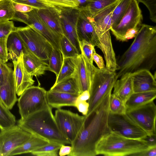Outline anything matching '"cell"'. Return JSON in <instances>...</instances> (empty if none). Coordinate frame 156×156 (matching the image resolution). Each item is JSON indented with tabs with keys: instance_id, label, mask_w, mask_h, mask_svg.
I'll list each match as a JSON object with an SVG mask.
<instances>
[{
	"instance_id": "50",
	"label": "cell",
	"mask_w": 156,
	"mask_h": 156,
	"mask_svg": "<svg viewBox=\"0 0 156 156\" xmlns=\"http://www.w3.org/2000/svg\"><path fill=\"white\" fill-rule=\"evenodd\" d=\"M28 15L27 13H23L16 11L13 20L20 21L26 23Z\"/></svg>"
},
{
	"instance_id": "25",
	"label": "cell",
	"mask_w": 156,
	"mask_h": 156,
	"mask_svg": "<svg viewBox=\"0 0 156 156\" xmlns=\"http://www.w3.org/2000/svg\"><path fill=\"white\" fill-rule=\"evenodd\" d=\"M9 60H17L22 52L28 50L23 41L15 30L10 33L8 37L6 43Z\"/></svg>"
},
{
	"instance_id": "38",
	"label": "cell",
	"mask_w": 156,
	"mask_h": 156,
	"mask_svg": "<svg viewBox=\"0 0 156 156\" xmlns=\"http://www.w3.org/2000/svg\"><path fill=\"white\" fill-rule=\"evenodd\" d=\"M109 112L113 114H126V108L125 103L119 97L111 94L109 99Z\"/></svg>"
},
{
	"instance_id": "35",
	"label": "cell",
	"mask_w": 156,
	"mask_h": 156,
	"mask_svg": "<svg viewBox=\"0 0 156 156\" xmlns=\"http://www.w3.org/2000/svg\"><path fill=\"white\" fill-rule=\"evenodd\" d=\"M15 12L11 0H0V22L13 20Z\"/></svg>"
},
{
	"instance_id": "21",
	"label": "cell",
	"mask_w": 156,
	"mask_h": 156,
	"mask_svg": "<svg viewBox=\"0 0 156 156\" xmlns=\"http://www.w3.org/2000/svg\"><path fill=\"white\" fill-rule=\"evenodd\" d=\"M23 61L27 72L32 76H39L48 70V64L28 50L24 53Z\"/></svg>"
},
{
	"instance_id": "51",
	"label": "cell",
	"mask_w": 156,
	"mask_h": 156,
	"mask_svg": "<svg viewBox=\"0 0 156 156\" xmlns=\"http://www.w3.org/2000/svg\"><path fill=\"white\" fill-rule=\"evenodd\" d=\"M71 146L62 145L59 150V155L60 156L68 155L71 152Z\"/></svg>"
},
{
	"instance_id": "13",
	"label": "cell",
	"mask_w": 156,
	"mask_h": 156,
	"mask_svg": "<svg viewBox=\"0 0 156 156\" xmlns=\"http://www.w3.org/2000/svg\"><path fill=\"white\" fill-rule=\"evenodd\" d=\"M63 35L66 37L81 53L76 31V24L80 10L78 8H59Z\"/></svg>"
},
{
	"instance_id": "34",
	"label": "cell",
	"mask_w": 156,
	"mask_h": 156,
	"mask_svg": "<svg viewBox=\"0 0 156 156\" xmlns=\"http://www.w3.org/2000/svg\"><path fill=\"white\" fill-rule=\"evenodd\" d=\"M131 0H120L114 10L112 17V26H116L126 12Z\"/></svg>"
},
{
	"instance_id": "40",
	"label": "cell",
	"mask_w": 156,
	"mask_h": 156,
	"mask_svg": "<svg viewBox=\"0 0 156 156\" xmlns=\"http://www.w3.org/2000/svg\"><path fill=\"white\" fill-rule=\"evenodd\" d=\"M16 28L12 21L0 22V39L7 38L11 33L15 30Z\"/></svg>"
},
{
	"instance_id": "30",
	"label": "cell",
	"mask_w": 156,
	"mask_h": 156,
	"mask_svg": "<svg viewBox=\"0 0 156 156\" xmlns=\"http://www.w3.org/2000/svg\"><path fill=\"white\" fill-rule=\"evenodd\" d=\"M63 58L59 49L53 48L49 59L48 70L54 73L57 77L63 63Z\"/></svg>"
},
{
	"instance_id": "45",
	"label": "cell",
	"mask_w": 156,
	"mask_h": 156,
	"mask_svg": "<svg viewBox=\"0 0 156 156\" xmlns=\"http://www.w3.org/2000/svg\"><path fill=\"white\" fill-rule=\"evenodd\" d=\"M14 2L26 4L37 9L50 8L38 0H18Z\"/></svg>"
},
{
	"instance_id": "11",
	"label": "cell",
	"mask_w": 156,
	"mask_h": 156,
	"mask_svg": "<svg viewBox=\"0 0 156 156\" xmlns=\"http://www.w3.org/2000/svg\"><path fill=\"white\" fill-rule=\"evenodd\" d=\"M126 114L147 134L156 133V106L154 101L127 110Z\"/></svg>"
},
{
	"instance_id": "43",
	"label": "cell",
	"mask_w": 156,
	"mask_h": 156,
	"mask_svg": "<svg viewBox=\"0 0 156 156\" xmlns=\"http://www.w3.org/2000/svg\"><path fill=\"white\" fill-rule=\"evenodd\" d=\"M12 70L6 63L0 62V86L4 83Z\"/></svg>"
},
{
	"instance_id": "53",
	"label": "cell",
	"mask_w": 156,
	"mask_h": 156,
	"mask_svg": "<svg viewBox=\"0 0 156 156\" xmlns=\"http://www.w3.org/2000/svg\"><path fill=\"white\" fill-rule=\"evenodd\" d=\"M79 4L78 9H82L86 8L88 4L92 0H76Z\"/></svg>"
},
{
	"instance_id": "46",
	"label": "cell",
	"mask_w": 156,
	"mask_h": 156,
	"mask_svg": "<svg viewBox=\"0 0 156 156\" xmlns=\"http://www.w3.org/2000/svg\"><path fill=\"white\" fill-rule=\"evenodd\" d=\"M75 107L83 115L86 116L87 115L89 108V104L88 102L85 101H76Z\"/></svg>"
},
{
	"instance_id": "24",
	"label": "cell",
	"mask_w": 156,
	"mask_h": 156,
	"mask_svg": "<svg viewBox=\"0 0 156 156\" xmlns=\"http://www.w3.org/2000/svg\"><path fill=\"white\" fill-rule=\"evenodd\" d=\"M37 11L40 17L52 30L61 36L63 35L59 8L39 9Z\"/></svg>"
},
{
	"instance_id": "7",
	"label": "cell",
	"mask_w": 156,
	"mask_h": 156,
	"mask_svg": "<svg viewBox=\"0 0 156 156\" xmlns=\"http://www.w3.org/2000/svg\"><path fill=\"white\" fill-rule=\"evenodd\" d=\"M15 31L29 51L43 60H49L53 47L44 37L28 26L16 27Z\"/></svg>"
},
{
	"instance_id": "23",
	"label": "cell",
	"mask_w": 156,
	"mask_h": 156,
	"mask_svg": "<svg viewBox=\"0 0 156 156\" xmlns=\"http://www.w3.org/2000/svg\"><path fill=\"white\" fill-rule=\"evenodd\" d=\"M115 81L113 94L125 104L127 100L134 93L131 73H126Z\"/></svg>"
},
{
	"instance_id": "2",
	"label": "cell",
	"mask_w": 156,
	"mask_h": 156,
	"mask_svg": "<svg viewBox=\"0 0 156 156\" xmlns=\"http://www.w3.org/2000/svg\"><path fill=\"white\" fill-rule=\"evenodd\" d=\"M106 95L94 110L86 115L84 128L71 144L68 156H95L96 146L101 140L110 132L108 125L109 99Z\"/></svg>"
},
{
	"instance_id": "12",
	"label": "cell",
	"mask_w": 156,
	"mask_h": 156,
	"mask_svg": "<svg viewBox=\"0 0 156 156\" xmlns=\"http://www.w3.org/2000/svg\"><path fill=\"white\" fill-rule=\"evenodd\" d=\"M31 134L18 125L0 132V156H9L13 150L28 140Z\"/></svg>"
},
{
	"instance_id": "18",
	"label": "cell",
	"mask_w": 156,
	"mask_h": 156,
	"mask_svg": "<svg viewBox=\"0 0 156 156\" xmlns=\"http://www.w3.org/2000/svg\"><path fill=\"white\" fill-rule=\"evenodd\" d=\"M120 0L92 16V22L97 36L110 31L112 12Z\"/></svg>"
},
{
	"instance_id": "36",
	"label": "cell",
	"mask_w": 156,
	"mask_h": 156,
	"mask_svg": "<svg viewBox=\"0 0 156 156\" xmlns=\"http://www.w3.org/2000/svg\"><path fill=\"white\" fill-rule=\"evenodd\" d=\"M118 0H92L86 8L93 16Z\"/></svg>"
},
{
	"instance_id": "28",
	"label": "cell",
	"mask_w": 156,
	"mask_h": 156,
	"mask_svg": "<svg viewBox=\"0 0 156 156\" xmlns=\"http://www.w3.org/2000/svg\"><path fill=\"white\" fill-rule=\"evenodd\" d=\"M50 90L78 95L81 94L77 80L74 76L54 84Z\"/></svg>"
},
{
	"instance_id": "39",
	"label": "cell",
	"mask_w": 156,
	"mask_h": 156,
	"mask_svg": "<svg viewBox=\"0 0 156 156\" xmlns=\"http://www.w3.org/2000/svg\"><path fill=\"white\" fill-rule=\"evenodd\" d=\"M79 42L81 53L90 63L93 64L92 57L94 52L95 51V47L85 41H79Z\"/></svg>"
},
{
	"instance_id": "54",
	"label": "cell",
	"mask_w": 156,
	"mask_h": 156,
	"mask_svg": "<svg viewBox=\"0 0 156 156\" xmlns=\"http://www.w3.org/2000/svg\"><path fill=\"white\" fill-rule=\"evenodd\" d=\"M11 1H15L18 0H11Z\"/></svg>"
},
{
	"instance_id": "42",
	"label": "cell",
	"mask_w": 156,
	"mask_h": 156,
	"mask_svg": "<svg viewBox=\"0 0 156 156\" xmlns=\"http://www.w3.org/2000/svg\"><path fill=\"white\" fill-rule=\"evenodd\" d=\"M7 38L0 39V62L3 63L9 60L6 46Z\"/></svg>"
},
{
	"instance_id": "33",
	"label": "cell",
	"mask_w": 156,
	"mask_h": 156,
	"mask_svg": "<svg viewBox=\"0 0 156 156\" xmlns=\"http://www.w3.org/2000/svg\"><path fill=\"white\" fill-rule=\"evenodd\" d=\"M62 144L50 142L35 150L31 153L37 156H57L58 152Z\"/></svg>"
},
{
	"instance_id": "26",
	"label": "cell",
	"mask_w": 156,
	"mask_h": 156,
	"mask_svg": "<svg viewBox=\"0 0 156 156\" xmlns=\"http://www.w3.org/2000/svg\"><path fill=\"white\" fill-rule=\"evenodd\" d=\"M49 142L39 136L31 134L30 138L22 144L13 150L9 156L31 153L35 150L47 144Z\"/></svg>"
},
{
	"instance_id": "49",
	"label": "cell",
	"mask_w": 156,
	"mask_h": 156,
	"mask_svg": "<svg viewBox=\"0 0 156 156\" xmlns=\"http://www.w3.org/2000/svg\"><path fill=\"white\" fill-rule=\"evenodd\" d=\"M92 58L93 61L95 62L98 68L102 69L105 67L103 58L100 55L97 54L96 51L93 53Z\"/></svg>"
},
{
	"instance_id": "6",
	"label": "cell",
	"mask_w": 156,
	"mask_h": 156,
	"mask_svg": "<svg viewBox=\"0 0 156 156\" xmlns=\"http://www.w3.org/2000/svg\"><path fill=\"white\" fill-rule=\"evenodd\" d=\"M47 91L39 86H31L27 89L17 100L21 119L50 106L48 102Z\"/></svg>"
},
{
	"instance_id": "47",
	"label": "cell",
	"mask_w": 156,
	"mask_h": 156,
	"mask_svg": "<svg viewBox=\"0 0 156 156\" xmlns=\"http://www.w3.org/2000/svg\"><path fill=\"white\" fill-rule=\"evenodd\" d=\"M141 140L145 143L148 147H156V133L147 134Z\"/></svg>"
},
{
	"instance_id": "9",
	"label": "cell",
	"mask_w": 156,
	"mask_h": 156,
	"mask_svg": "<svg viewBox=\"0 0 156 156\" xmlns=\"http://www.w3.org/2000/svg\"><path fill=\"white\" fill-rule=\"evenodd\" d=\"M108 125L110 132L129 138L141 140L147 134L126 113L116 114L109 112Z\"/></svg>"
},
{
	"instance_id": "31",
	"label": "cell",
	"mask_w": 156,
	"mask_h": 156,
	"mask_svg": "<svg viewBox=\"0 0 156 156\" xmlns=\"http://www.w3.org/2000/svg\"><path fill=\"white\" fill-rule=\"evenodd\" d=\"M15 116L9 110L0 103V130L7 129L15 125Z\"/></svg>"
},
{
	"instance_id": "14",
	"label": "cell",
	"mask_w": 156,
	"mask_h": 156,
	"mask_svg": "<svg viewBox=\"0 0 156 156\" xmlns=\"http://www.w3.org/2000/svg\"><path fill=\"white\" fill-rule=\"evenodd\" d=\"M79 9L80 13L76 24L79 41H85L98 48L99 41L90 14L86 8Z\"/></svg>"
},
{
	"instance_id": "48",
	"label": "cell",
	"mask_w": 156,
	"mask_h": 156,
	"mask_svg": "<svg viewBox=\"0 0 156 156\" xmlns=\"http://www.w3.org/2000/svg\"><path fill=\"white\" fill-rule=\"evenodd\" d=\"M133 156H156V147L147 149L133 154Z\"/></svg>"
},
{
	"instance_id": "3",
	"label": "cell",
	"mask_w": 156,
	"mask_h": 156,
	"mask_svg": "<svg viewBox=\"0 0 156 156\" xmlns=\"http://www.w3.org/2000/svg\"><path fill=\"white\" fill-rule=\"evenodd\" d=\"M17 125L31 134L62 145L71 144L62 133L50 106L17 121Z\"/></svg>"
},
{
	"instance_id": "17",
	"label": "cell",
	"mask_w": 156,
	"mask_h": 156,
	"mask_svg": "<svg viewBox=\"0 0 156 156\" xmlns=\"http://www.w3.org/2000/svg\"><path fill=\"white\" fill-rule=\"evenodd\" d=\"M134 93L156 91L155 76L143 69L131 73Z\"/></svg>"
},
{
	"instance_id": "19",
	"label": "cell",
	"mask_w": 156,
	"mask_h": 156,
	"mask_svg": "<svg viewBox=\"0 0 156 156\" xmlns=\"http://www.w3.org/2000/svg\"><path fill=\"white\" fill-rule=\"evenodd\" d=\"M0 101L9 110L12 108L17 101L12 70L0 86Z\"/></svg>"
},
{
	"instance_id": "22",
	"label": "cell",
	"mask_w": 156,
	"mask_h": 156,
	"mask_svg": "<svg viewBox=\"0 0 156 156\" xmlns=\"http://www.w3.org/2000/svg\"><path fill=\"white\" fill-rule=\"evenodd\" d=\"M78 95L63 92L47 91L46 97L49 105L52 108H60L64 106L75 107Z\"/></svg>"
},
{
	"instance_id": "52",
	"label": "cell",
	"mask_w": 156,
	"mask_h": 156,
	"mask_svg": "<svg viewBox=\"0 0 156 156\" xmlns=\"http://www.w3.org/2000/svg\"><path fill=\"white\" fill-rule=\"evenodd\" d=\"M90 96V93L88 91H84L78 96L76 101H87L89 99Z\"/></svg>"
},
{
	"instance_id": "44",
	"label": "cell",
	"mask_w": 156,
	"mask_h": 156,
	"mask_svg": "<svg viewBox=\"0 0 156 156\" xmlns=\"http://www.w3.org/2000/svg\"><path fill=\"white\" fill-rule=\"evenodd\" d=\"M12 2L14 9L16 11L27 13L36 9L33 7L26 4L13 1H12Z\"/></svg>"
},
{
	"instance_id": "29",
	"label": "cell",
	"mask_w": 156,
	"mask_h": 156,
	"mask_svg": "<svg viewBox=\"0 0 156 156\" xmlns=\"http://www.w3.org/2000/svg\"><path fill=\"white\" fill-rule=\"evenodd\" d=\"M76 58H63L62 68L58 75L56 77L54 84L74 76L76 71Z\"/></svg>"
},
{
	"instance_id": "4",
	"label": "cell",
	"mask_w": 156,
	"mask_h": 156,
	"mask_svg": "<svg viewBox=\"0 0 156 156\" xmlns=\"http://www.w3.org/2000/svg\"><path fill=\"white\" fill-rule=\"evenodd\" d=\"M148 147L142 140L125 137L110 132L99 141L95 151L96 155L132 156Z\"/></svg>"
},
{
	"instance_id": "10",
	"label": "cell",
	"mask_w": 156,
	"mask_h": 156,
	"mask_svg": "<svg viewBox=\"0 0 156 156\" xmlns=\"http://www.w3.org/2000/svg\"><path fill=\"white\" fill-rule=\"evenodd\" d=\"M143 17L139 3L136 0H131L125 13L119 23L111 27L110 30L116 39L126 41L125 36L129 30L135 28L140 29Z\"/></svg>"
},
{
	"instance_id": "20",
	"label": "cell",
	"mask_w": 156,
	"mask_h": 156,
	"mask_svg": "<svg viewBox=\"0 0 156 156\" xmlns=\"http://www.w3.org/2000/svg\"><path fill=\"white\" fill-rule=\"evenodd\" d=\"M88 63V61L81 53L76 58L74 76L77 80L81 94L86 90L89 92L90 90V79Z\"/></svg>"
},
{
	"instance_id": "5",
	"label": "cell",
	"mask_w": 156,
	"mask_h": 156,
	"mask_svg": "<svg viewBox=\"0 0 156 156\" xmlns=\"http://www.w3.org/2000/svg\"><path fill=\"white\" fill-rule=\"evenodd\" d=\"M90 79L88 114L93 111L104 97L112 93L118 79L116 73L105 67L100 69L88 62Z\"/></svg>"
},
{
	"instance_id": "41",
	"label": "cell",
	"mask_w": 156,
	"mask_h": 156,
	"mask_svg": "<svg viewBox=\"0 0 156 156\" xmlns=\"http://www.w3.org/2000/svg\"><path fill=\"white\" fill-rule=\"evenodd\" d=\"M137 2L144 4L147 8L150 14V20L156 23V0H136Z\"/></svg>"
},
{
	"instance_id": "32",
	"label": "cell",
	"mask_w": 156,
	"mask_h": 156,
	"mask_svg": "<svg viewBox=\"0 0 156 156\" xmlns=\"http://www.w3.org/2000/svg\"><path fill=\"white\" fill-rule=\"evenodd\" d=\"M60 48L63 58H75L81 53L69 40L64 35L61 37Z\"/></svg>"
},
{
	"instance_id": "27",
	"label": "cell",
	"mask_w": 156,
	"mask_h": 156,
	"mask_svg": "<svg viewBox=\"0 0 156 156\" xmlns=\"http://www.w3.org/2000/svg\"><path fill=\"white\" fill-rule=\"evenodd\" d=\"M156 91L134 93L125 103L126 110L132 109L154 101Z\"/></svg>"
},
{
	"instance_id": "37",
	"label": "cell",
	"mask_w": 156,
	"mask_h": 156,
	"mask_svg": "<svg viewBox=\"0 0 156 156\" xmlns=\"http://www.w3.org/2000/svg\"><path fill=\"white\" fill-rule=\"evenodd\" d=\"M48 8H78L79 4L76 0H38Z\"/></svg>"
},
{
	"instance_id": "16",
	"label": "cell",
	"mask_w": 156,
	"mask_h": 156,
	"mask_svg": "<svg viewBox=\"0 0 156 156\" xmlns=\"http://www.w3.org/2000/svg\"><path fill=\"white\" fill-rule=\"evenodd\" d=\"M24 53L22 52L17 60L12 61L13 74L16 94L20 96L29 87L33 86L35 81L26 70L23 62Z\"/></svg>"
},
{
	"instance_id": "55",
	"label": "cell",
	"mask_w": 156,
	"mask_h": 156,
	"mask_svg": "<svg viewBox=\"0 0 156 156\" xmlns=\"http://www.w3.org/2000/svg\"><path fill=\"white\" fill-rule=\"evenodd\" d=\"M0 103H1V101H0Z\"/></svg>"
},
{
	"instance_id": "8",
	"label": "cell",
	"mask_w": 156,
	"mask_h": 156,
	"mask_svg": "<svg viewBox=\"0 0 156 156\" xmlns=\"http://www.w3.org/2000/svg\"><path fill=\"white\" fill-rule=\"evenodd\" d=\"M54 116L60 131L71 144L83 129L86 116L60 108L55 110Z\"/></svg>"
},
{
	"instance_id": "15",
	"label": "cell",
	"mask_w": 156,
	"mask_h": 156,
	"mask_svg": "<svg viewBox=\"0 0 156 156\" xmlns=\"http://www.w3.org/2000/svg\"><path fill=\"white\" fill-rule=\"evenodd\" d=\"M37 9L27 12L28 19L25 23L44 37L51 44L53 48L60 50L61 36L52 30L40 17Z\"/></svg>"
},
{
	"instance_id": "1",
	"label": "cell",
	"mask_w": 156,
	"mask_h": 156,
	"mask_svg": "<svg viewBox=\"0 0 156 156\" xmlns=\"http://www.w3.org/2000/svg\"><path fill=\"white\" fill-rule=\"evenodd\" d=\"M127 49L117 61V79L127 73L156 67V27L145 24Z\"/></svg>"
}]
</instances>
